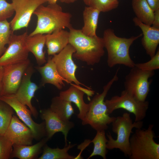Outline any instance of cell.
Listing matches in <instances>:
<instances>
[{"label": "cell", "mask_w": 159, "mask_h": 159, "mask_svg": "<svg viewBox=\"0 0 159 159\" xmlns=\"http://www.w3.org/2000/svg\"><path fill=\"white\" fill-rule=\"evenodd\" d=\"M49 4H54L57 3V1L58 0H46Z\"/></svg>", "instance_id": "obj_38"}, {"label": "cell", "mask_w": 159, "mask_h": 159, "mask_svg": "<svg viewBox=\"0 0 159 159\" xmlns=\"http://www.w3.org/2000/svg\"><path fill=\"white\" fill-rule=\"evenodd\" d=\"M100 12L96 9L85 7L83 13L84 25L81 29L83 34L89 37L97 35L96 30Z\"/></svg>", "instance_id": "obj_23"}, {"label": "cell", "mask_w": 159, "mask_h": 159, "mask_svg": "<svg viewBox=\"0 0 159 159\" xmlns=\"http://www.w3.org/2000/svg\"><path fill=\"white\" fill-rule=\"evenodd\" d=\"M132 5L136 17L144 24L151 26L154 18V11L146 0H132Z\"/></svg>", "instance_id": "obj_24"}, {"label": "cell", "mask_w": 159, "mask_h": 159, "mask_svg": "<svg viewBox=\"0 0 159 159\" xmlns=\"http://www.w3.org/2000/svg\"><path fill=\"white\" fill-rule=\"evenodd\" d=\"M108 140L105 136V131L102 130L97 131L96 134L93 139L90 141L94 144L92 152L87 159L96 155H100L104 159H106L107 154L106 144Z\"/></svg>", "instance_id": "obj_27"}, {"label": "cell", "mask_w": 159, "mask_h": 159, "mask_svg": "<svg viewBox=\"0 0 159 159\" xmlns=\"http://www.w3.org/2000/svg\"><path fill=\"white\" fill-rule=\"evenodd\" d=\"M154 125L146 129L136 128L129 140L130 159H159V144L154 138Z\"/></svg>", "instance_id": "obj_5"}, {"label": "cell", "mask_w": 159, "mask_h": 159, "mask_svg": "<svg viewBox=\"0 0 159 159\" xmlns=\"http://www.w3.org/2000/svg\"><path fill=\"white\" fill-rule=\"evenodd\" d=\"M87 6L96 9L101 12H105L117 8L118 6V1L111 0H83Z\"/></svg>", "instance_id": "obj_29"}, {"label": "cell", "mask_w": 159, "mask_h": 159, "mask_svg": "<svg viewBox=\"0 0 159 159\" xmlns=\"http://www.w3.org/2000/svg\"><path fill=\"white\" fill-rule=\"evenodd\" d=\"M28 35L27 32L18 35L12 34L8 47L0 57V66L18 63L29 59V52L26 44Z\"/></svg>", "instance_id": "obj_12"}, {"label": "cell", "mask_w": 159, "mask_h": 159, "mask_svg": "<svg viewBox=\"0 0 159 159\" xmlns=\"http://www.w3.org/2000/svg\"><path fill=\"white\" fill-rule=\"evenodd\" d=\"M69 32L63 29L46 34L45 45L48 55L53 56L61 51L69 44Z\"/></svg>", "instance_id": "obj_20"}, {"label": "cell", "mask_w": 159, "mask_h": 159, "mask_svg": "<svg viewBox=\"0 0 159 159\" xmlns=\"http://www.w3.org/2000/svg\"><path fill=\"white\" fill-rule=\"evenodd\" d=\"M105 102L109 115L117 109H123L134 115L135 122L142 121L145 117L149 106L148 101H140L125 90L120 95L113 96Z\"/></svg>", "instance_id": "obj_7"}, {"label": "cell", "mask_w": 159, "mask_h": 159, "mask_svg": "<svg viewBox=\"0 0 159 159\" xmlns=\"http://www.w3.org/2000/svg\"><path fill=\"white\" fill-rule=\"evenodd\" d=\"M111 0L112 1H117L118 0Z\"/></svg>", "instance_id": "obj_39"}, {"label": "cell", "mask_w": 159, "mask_h": 159, "mask_svg": "<svg viewBox=\"0 0 159 159\" xmlns=\"http://www.w3.org/2000/svg\"><path fill=\"white\" fill-rule=\"evenodd\" d=\"M75 50L69 44L59 53L53 56L52 59L60 75L68 83L74 82L75 85H84L77 78L75 72L77 66L74 63L72 57Z\"/></svg>", "instance_id": "obj_13"}, {"label": "cell", "mask_w": 159, "mask_h": 159, "mask_svg": "<svg viewBox=\"0 0 159 159\" xmlns=\"http://www.w3.org/2000/svg\"><path fill=\"white\" fill-rule=\"evenodd\" d=\"M37 17L35 29L30 34L32 36L37 34H46L57 30L72 27L71 23V14L64 11L57 3L47 6H40L34 13Z\"/></svg>", "instance_id": "obj_2"}, {"label": "cell", "mask_w": 159, "mask_h": 159, "mask_svg": "<svg viewBox=\"0 0 159 159\" xmlns=\"http://www.w3.org/2000/svg\"><path fill=\"white\" fill-rule=\"evenodd\" d=\"M14 110L8 104L0 100V135H4L11 121Z\"/></svg>", "instance_id": "obj_28"}, {"label": "cell", "mask_w": 159, "mask_h": 159, "mask_svg": "<svg viewBox=\"0 0 159 159\" xmlns=\"http://www.w3.org/2000/svg\"><path fill=\"white\" fill-rule=\"evenodd\" d=\"M13 145L12 143L4 135H0V159L11 158Z\"/></svg>", "instance_id": "obj_31"}, {"label": "cell", "mask_w": 159, "mask_h": 159, "mask_svg": "<svg viewBox=\"0 0 159 159\" xmlns=\"http://www.w3.org/2000/svg\"><path fill=\"white\" fill-rule=\"evenodd\" d=\"M85 94L80 86L72 84L67 90L60 92L59 95L62 99L76 105L79 111L77 117L82 120L85 117L89 107V104L86 103L84 100Z\"/></svg>", "instance_id": "obj_19"}, {"label": "cell", "mask_w": 159, "mask_h": 159, "mask_svg": "<svg viewBox=\"0 0 159 159\" xmlns=\"http://www.w3.org/2000/svg\"><path fill=\"white\" fill-rule=\"evenodd\" d=\"M3 70V67L0 66V96L1 89Z\"/></svg>", "instance_id": "obj_36"}, {"label": "cell", "mask_w": 159, "mask_h": 159, "mask_svg": "<svg viewBox=\"0 0 159 159\" xmlns=\"http://www.w3.org/2000/svg\"><path fill=\"white\" fill-rule=\"evenodd\" d=\"M14 13L12 3L6 0H0V21L6 20Z\"/></svg>", "instance_id": "obj_33"}, {"label": "cell", "mask_w": 159, "mask_h": 159, "mask_svg": "<svg viewBox=\"0 0 159 159\" xmlns=\"http://www.w3.org/2000/svg\"><path fill=\"white\" fill-rule=\"evenodd\" d=\"M13 32L7 20L0 21V57L3 54Z\"/></svg>", "instance_id": "obj_30"}, {"label": "cell", "mask_w": 159, "mask_h": 159, "mask_svg": "<svg viewBox=\"0 0 159 159\" xmlns=\"http://www.w3.org/2000/svg\"><path fill=\"white\" fill-rule=\"evenodd\" d=\"M69 44L75 50L73 57L88 65L99 63L105 52L102 38L97 35L94 37L86 36L81 29L73 27L69 29Z\"/></svg>", "instance_id": "obj_1"}, {"label": "cell", "mask_w": 159, "mask_h": 159, "mask_svg": "<svg viewBox=\"0 0 159 159\" xmlns=\"http://www.w3.org/2000/svg\"><path fill=\"white\" fill-rule=\"evenodd\" d=\"M49 139L44 137L34 145H21L13 144L11 158L19 159H32L39 154L44 146Z\"/></svg>", "instance_id": "obj_22"}, {"label": "cell", "mask_w": 159, "mask_h": 159, "mask_svg": "<svg viewBox=\"0 0 159 159\" xmlns=\"http://www.w3.org/2000/svg\"><path fill=\"white\" fill-rule=\"evenodd\" d=\"M131 68L125 78L124 90L137 100L145 101L152 82L149 79L154 76V71H144L135 66Z\"/></svg>", "instance_id": "obj_8"}, {"label": "cell", "mask_w": 159, "mask_h": 159, "mask_svg": "<svg viewBox=\"0 0 159 159\" xmlns=\"http://www.w3.org/2000/svg\"><path fill=\"white\" fill-rule=\"evenodd\" d=\"M30 64L29 59L3 67L0 96L14 94L21 83L24 74Z\"/></svg>", "instance_id": "obj_11"}, {"label": "cell", "mask_w": 159, "mask_h": 159, "mask_svg": "<svg viewBox=\"0 0 159 159\" xmlns=\"http://www.w3.org/2000/svg\"><path fill=\"white\" fill-rule=\"evenodd\" d=\"M150 6L154 11L159 9V0H146Z\"/></svg>", "instance_id": "obj_35"}, {"label": "cell", "mask_w": 159, "mask_h": 159, "mask_svg": "<svg viewBox=\"0 0 159 159\" xmlns=\"http://www.w3.org/2000/svg\"><path fill=\"white\" fill-rule=\"evenodd\" d=\"M34 72V68L30 64L25 71L19 88L14 95L20 102L29 107L32 115L37 118L38 112L31 102L36 92L39 88L38 85L31 81V77Z\"/></svg>", "instance_id": "obj_14"}, {"label": "cell", "mask_w": 159, "mask_h": 159, "mask_svg": "<svg viewBox=\"0 0 159 159\" xmlns=\"http://www.w3.org/2000/svg\"><path fill=\"white\" fill-rule=\"evenodd\" d=\"M76 145L70 143L64 148H52L46 144L43 147L42 154L38 159H74L76 157L69 155L68 151Z\"/></svg>", "instance_id": "obj_26"}, {"label": "cell", "mask_w": 159, "mask_h": 159, "mask_svg": "<svg viewBox=\"0 0 159 159\" xmlns=\"http://www.w3.org/2000/svg\"><path fill=\"white\" fill-rule=\"evenodd\" d=\"M152 26L159 29V9L154 11V18Z\"/></svg>", "instance_id": "obj_34"}, {"label": "cell", "mask_w": 159, "mask_h": 159, "mask_svg": "<svg viewBox=\"0 0 159 159\" xmlns=\"http://www.w3.org/2000/svg\"><path fill=\"white\" fill-rule=\"evenodd\" d=\"M15 15L10 22L14 32L28 26L36 9L47 2L46 0H11Z\"/></svg>", "instance_id": "obj_10"}, {"label": "cell", "mask_w": 159, "mask_h": 159, "mask_svg": "<svg viewBox=\"0 0 159 159\" xmlns=\"http://www.w3.org/2000/svg\"><path fill=\"white\" fill-rule=\"evenodd\" d=\"M40 116L45 122L46 137L49 139L55 133L61 132L64 135L65 146H67V136L69 131L74 127V123L69 120H62L49 108L41 110Z\"/></svg>", "instance_id": "obj_15"}, {"label": "cell", "mask_w": 159, "mask_h": 159, "mask_svg": "<svg viewBox=\"0 0 159 159\" xmlns=\"http://www.w3.org/2000/svg\"><path fill=\"white\" fill-rule=\"evenodd\" d=\"M35 68L41 77V86L49 84L59 90L62 89L64 86V81L65 80L58 73L52 57H49L44 65L38 66Z\"/></svg>", "instance_id": "obj_18"}, {"label": "cell", "mask_w": 159, "mask_h": 159, "mask_svg": "<svg viewBox=\"0 0 159 159\" xmlns=\"http://www.w3.org/2000/svg\"><path fill=\"white\" fill-rule=\"evenodd\" d=\"M49 109L65 121H69L74 113L72 102L62 99L59 96L52 98Z\"/></svg>", "instance_id": "obj_25"}, {"label": "cell", "mask_w": 159, "mask_h": 159, "mask_svg": "<svg viewBox=\"0 0 159 159\" xmlns=\"http://www.w3.org/2000/svg\"><path fill=\"white\" fill-rule=\"evenodd\" d=\"M46 37V34H37L32 36L28 35L26 39L27 49L34 56L38 66L43 65L47 61L44 51Z\"/></svg>", "instance_id": "obj_21"}, {"label": "cell", "mask_w": 159, "mask_h": 159, "mask_svg": "<svg viewBox=\"0 0 159 159\" xmlns=\"http://www.w3.org/2000/svg\"><path fill=\"white\" fill-rule=\"evenodd\" d=\"M142 35V33L129 38L121 37L117 36L113 29H105L102 38L107 52L108 66L110 68L117 64L130 68L134 67L135 63L130 56V48L133 42Z\"/></svg>", "instance_id": "obj_3"}, {"label": "cell", "mask_w": 159, "mask_h": 159, "mask_svg": "<svg viewBox=\"0 0 159 159\" xmlns=\"http://www.w3.org/2000/svg\"><path fill=\"white\" fill-rule=\"evenodd\" d=\"M0 100L13 109L19 118L31 130L34 139L40 140L46 137L45 122L40 123L35 122L32 118L31 110L20 102L14 95L0 96Z\"/></svg>", "instance_id": "obj_9"}, {"label": "cell", "mask_w": 159, "mask_h": 159, "mask_svg": "<svg viewBox=\"0 0 159 159\" xmlns=\"http://www.w3.org/2000/svg\"><path fill=\"white\" fill-rule=\"evenodd\" d=\"M117 69L112 78L103 87L102 92L96 95L89 103L88 111L82 120L83 125H89L96 131L105 130L116 117H110L107 113V108L104 100L113 83L118 80Z\"/></svg>", "instance_id": "obj_4"}, {"label": "cell", "mask_w": 159, "mask_h": 159, "mask_svg": "<svg viewBox=\"0 0 159 159\" xmlns=\"http://www.w3.org/2000/svg\"><path fill=\"white\" fill-rule=\"evenodd\" d=\"M133 21L142 30L143 35L142 44L146 54L152 58L155 54L159 44V29L144 24L136 17L133 19Z\"/></svg>", "instance_id": "obj_17"}, {"label": "cell", "mask_w": 159, "mask_h": 159, "mask_svg": "<svg viewBox=\"0 0 159 159\" xmlns=\"http://www.w3.org/2000/svg\"><path fill=\"white\" fill-rule=\"evenodd\" d=\"M150 59L145 62L135 63V66L145 71H153L159 69V50Z\"/></svg>", "instance_id": "obj_32"}, {"label": "cell", "mask_w": 159, "mask_h": 159, "mask_svg": "<svg viewBox=\"0 0 159 159\" xmlns=\"http://www.w3.org/2000/svg\"><path fill=\"white\" fill-rule=\"evenodd\" d=\"M62 2L66 3L67 4H69L72 3L75 1L77 0H59Z\"/></svg>", "instance_id": "obj_37"}, {"label": "cell", "mask_w": 159, "mask_h": 159, "mask_svg": "<svg viewBox=\"0 0 159 159\" xmlns=\"http://www.w3.org/2000/svg\"><path fill=\"white\" fill-rule=\"evenodd\" d=\"M4 135L13 145H32L34 139L29 128L14 115Z\"/></svg>", "instance_id": "obj_16"}, {"label": "cell", "mask_w": 159, "mask_h": 159, "mask_svg": "<svg viewBox=\"0 0 159 159\" xmlns=\"http://www.w3.org/2000/svg\"><path fill=\"white\" fill-rule=\"evenodd\" d=\"M112 130L117 135L116 139H114L110 133H107L108 138L106 144L107 149H118L125 156L130 155V138L133 128H142L143 125L142 121L133 122L130 114L125 112L121 116L116 117L112 123Z\"/></svg>", "instance_id": "obj_6"}]
</instances>
